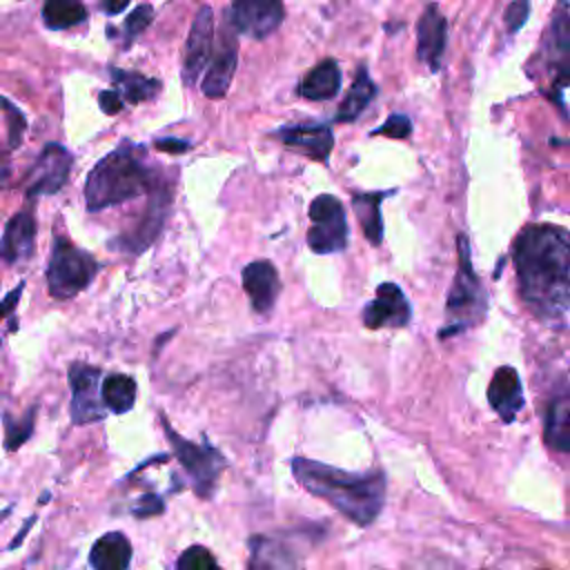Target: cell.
<instances>
[{"label": "cell", "instance_id": "obj_1", "mask_svg": "<svg viewBox=\"0 0 570 570\" xmlns=\"http://www.w3.org/2000/svg\"><path fill=\"white\" fill-rule=\"evenodd\" d=\"M521 301L546 323H563L570 298V238L566 227L537 223L512 245Z\"/></svg>", "mask_w": 570, "mask_h": 570}, {"label": "cell", "instance_id": "obj_2", "mask_svg": "<svg viewBox=\"0 0 570 570\" xmlns=\"http://www.w3.org/2000/svg\"><path fill=\"white\" fill-rule=\"evenodd\" d=\"M294 479L314 497L330 503L352 523L370 525L385 503V476L381 470L345 472L334 465L296 456Z\"/></svg>", "mask_w": 570, "mask_h": 570}, {"label": "cell", "instance_id": "obj_3", "mask_svg": "<svg viewBox=\"0 0 570 570\" xmlns=\"http://www.w3.org/2000/svg\"><path fill=\"white\" fill-rule=\"evenodd\" d=\"M158 183L156 174L147 169L138 149L125 140L118 149L100 158L87 176L85 200L89 212H98L149 191Z\"/></svg>", "mask_w": 570, "mask_h": 570}, {"label": "cell", "instance_id": "obj_4", "mask_svg": "<svg viewBox=\"0 0 570 570\" xmlns=\"http://www.w3.org/2000/svg\"><path fill=\"white\" fill-rule=\"evenodd\" d=\"M456 274H454V283L450 287L448 301H445V309L450 314V323L441 330V338L463 332L465 327L479 323L485 314V292L483 285L472 267L470 261V243L463 234L456 236Z\"/></svg>", "mask_w": 570, "mask_h": 570}, {"label": "cell", "instance_id": "obj_5", "mask_svg": "<svg viewBox=\"0 0 570 570\" xmlns=\"http://www.w3.org/2000/svg\"><path fill=\"white\" fill-rule=\"evenodd\" d=\"M98 263L91 254L76 247L69 238L56 236L47 265V285L53 298H71L80 294L96 276Z\"/></svg>", "mask_w": 570, "mask_h": 570}, {"label": "cell", "instance_id": "obj_6", "mask_svg": "<svg viewBox=\"0 0 570 570\" xmlns=\"http://www.w3.org/2000/svg\"><path fill=\"white\" fill-rule=\"evenodd\" d=\"M160 423H163V430L167 434V441L169 445L174 448V456L178 459V463L185 468V472L191 476V483H194V492L203 499H207L214 488H216V481L223 472V468L227 465L225 456L212 448L207 441L203 443H191L187 439H183L180 434H176L169 425V421L160 414Z\"/></svg>", "mask_w": 570, "mask_h": 570}, {"label": "cell", "instance_id": "obj_7", "mask_svg": "<svg viewBox=\"0 0 570 570\" xmlns=\"http://www.w3.org/2000/svg\"><path fill=\"white\" fill-rule=\"evenodd\" d=\"M307 245L314 254H336L347 247L345 209L332 194H321L309 203Z\"/></svg>", "mask_w": 570, "mask_h": 570}, {"label": "cell", "instance_id": "obj_8", "mask_svg": "<svg viewBox=\"0 0 570 570\" xmlns=\"http://www.w3.org/2000/svg\"><path fill=\"white\" fill-rule=\"evenodd\" d=\"M285 18V7L281 0H232L225 11V20L236 33L249 36L254 40L272 36Z\"/></svg>", "mask_w": 570, "mask_h": 570}, {"label": "cell", "instance_id": "obj_9", "mask_svg": "<svg viewBox=\"0 0 570 570\" xmlns=\"http://www.w3.org/2000/svg\"><path fill=\"white\" fill-rule=\"evenodd\" d=\"M546 58L552 69V89L554 100L566 116V100L563 91L568 85V65H570V16H568V0H559L557 9L552 11L550 31L546 38Z\"/></svg>", "mask_w": 570, "mask_h": 570}, {"label": "cell", "instance_id": "obj_10", "mask_svg": "<svg viewBox=\"0 0 570 570\" xmlns=\"http://www.w3.org/2000/svg\"><path fill=\"white\" fill-rule=\"evenodd\" d=\"M100 370L87 363L69 365V387H71V421L76 425L100 421L107 412L100 399Z\"/></svg>", "mask_w": 570, "mask_h": 570}, {"label": "cell", "instance_id": "obj_11", "mask_svg": "<svg viewBox=\"0 0 570 570\" xmlns=\"http://www.w3.org/2000/svg\"><path fill=\"white\" fill-rule=\"evenodd\" d=\"M212 62L205 69V76L200 80V89L207 98L218 100L227 94L234 71H236V62H238V40H236V31L229 27V22L225 20L220 31H218V40L212 47Z\"/></svg>", "mask_w": 570, "mask_h": 570}, {"label": "cell", "instance_id": "obj_12", "mask_svg": "<svg viewBox=\"0 0 570 570\" xmlns=\"http://www.w3.org/2000/svg\"><path fill=\"white\" fill-rule=\"evenodd\" d=\"M169 203H171V189L158 180L149 189V205H147V212L140 218V223L127 236L116 238L111 243V247L120 249V252H131V254H140L142 249H147L154 243V238L158 236V232L163 229V223L169 212Z\"/></svg>", "mask_w": 570, "mask_h": 570}, {"label": "cell", "instance_id": "obj_13", "mask_svg": "<svg viewBox=\"0 0 570 570\" xmlns=\"http://www.w3.org/2000/svg\"><path fill=\"white\" fill-rule=\"evenodd\" d=\"M212 47H214V11L212 7H200L198 13L194 16L187 42H185V53H183V82L185 87H194L200 73L205 71L209 58H212Z\"/></svg>", "mask_w": 570, "mask_h": 570}, {"label": "cell", "instance_id": "obj_14", "mask_svg": "<svg viewBox=\"0 0 570 570\" xmlns=\"http://www.w3.org/2000/svg\"><path fill=\"white\" fill-rule=\"evenodd\" d=\"M69 171H71V154L58 142L45 145L36 165L29 171L27 196L36 198V196L56 194L67 183Z\"/></svg>", "mask_w": 570, "mask_h": 570}, {"label": "cell", "instance_id": "obj_15", "mask_svg": "<svg viewBox=\"0 0 570 570\" xmlns=\"http://www.w3.org/2000/svg\"><path fill=\"white\" fill-rule=\"evenodd\" d=\"M361 318L367 330L405 327L412 318V309L396 283H381L376 287V296L363 307Z\"/></svg>", "mask_w": 570, "mask_h": 570}, {"label": "cell", "instance_id": "obj_16", "mask_svg": "<svg viewBox=\"0 0 570 570\" xmlns=\"http://www.w3.org/2000/svg\"><path fill=\"white\" fill-rule=\"evenodd\" d=\"M448 42V20L439 4L428 2L416 22V58L430 67V71L441 69V58Z\"/></svg>", "mask_w": 570, "mask_h": 570}, {"label": "cell", "instance_id": "obj_17", "mask_svg": "<svg viewBox=\"0 0 570 570\" xmlns=\"http://www.w3.org/2000/svg\"><path fill=\"white\" fill-rule=\"evenodd\" d=\"M243 289L254 312H269L281 292V278L276 267L269 261H252L243 267Z\"/></svg>", "mask_w": 570, "mask_h": 570}, {"label": "cell", "instance_id": "obj_18", "mask_svg": "<svg viewBox=\"0 0 570 570\" xmlns=\"http://www.w3.org/2000/svg\"><path fill=\"white\" fill-rule=\"evenodd\" d=\"M488 401L503 423L514 421V416L523 410V387L514 367L503 365L492 374L488 385Z\"/></svg>", "mask_w": 570, "mask_h": 570}, {"label": "cell", "instance_id": "obj_19", "mask_svg": "<svg viewBox=\"0 0 570 570\" xmlns=\"http://www.w3.org/2000/svg\"><path fill=\"white\" fill-rule=\"evenodd\" d=\"M247 570H301V561L285 539L256 534L249 539Z\"/></svg>", "mask_w": 570, "mask_h": 570}, {"label": "cell", "instance_id": "obj_20", "mask_svg": "<svg viewBox=\"0 0 570 570\" xmlns=\"http://www.w3.org/2000/svg\"><path fill=\"white\" fill-rule=\"evenodd\" d=\"M274 136L292 149L303 151L305 156L325 163L330 158V151L334 147V134L327 125H292L274 131Z\"/></svg>", "mask_w": 570, "mask_h": 570}, {"label": "cell", "instance_id": "obj_21", "mask_svg": "<svg viewBox=\"0 0 570 570\" xmlns=\"http://www.w3.org/2000/svg\"><path fill=\"white\" fill-rule=\"evenodd\" d=\"M33 240H36L33 214L18 212L4 225V234L0 238V258L7 263L29 258L33 254Z\"/></svg>", "mask_w": 570, "mask_h": 570}, {"label": "cell", "instance_id": "obj_22", "mask_svg": "<svg viewBox=\"0 0 570 570\" xmlns=\"http://www.w3.org/2000/svg\"><path fill=\"white\" fill-rule=\"evenodd\" d=\"M131 561V543L122 532L102 534L89 552L94 570H127Z\"/></svg>", "mask_w": 570, "mask_h": 570}, {"label": "cell", "instance_id": "obj_23", "mask_svg": "<svg viewBox=\"0 0 570 570\" xmlns=\"http://www.w3.org/2000/svg\"><path fill=\"white\" fill-rule=\"evenodd\" d=\"M341 89V69L332 58L321 60L312 71L298 82V94L307 100H330Z\"/></svg>", "mask_w": 570, "mask_h": 570}, {"label": "cell", "instance_id": "obj_24", "mask_svg": "<svg viewBox=\"0 0 570 570\" xmlns=\"http://www.w3.org/2000/svg\"><path fill=\"white\" fill-rule=\"evenodd\" d=\"M390 196V191H367V194H354L352 207L361 223V229L365 238L372 245H381L383 240V216H381V203Z\"/></svg>", "mask_w": 570, "mask_h": 570}, {"label": "cell", "instance_id": "obj_25", "mask_svg": "<svg viewBox=\"0 0 570 570\" xmlns=\"http://www.w3.org/2000/svg\"><path fill=\"white\" fill-rule=\"evenodd\" d=\"M109 71H111L114 87H116L118 96L122 98V102L138 105V102L151 100L160 89V82L156 78L142 76L138 71H125V69H118V67H111Z\"/></svg>", "mask_w": 570, "mask_h": 570}, {"label": "cell", "instance_id": "obj_26", "mask_svg": "<svg viewBox=\"0 0 570 570\" xmlns=\"http://www.w3.org/2000/svg\"><path fill=\"white\" fill-rule=\"evenodd\" d=\"M546 443L559 454L570 452V399L557 396L546 414Z\"/></svg>", "mask_w": 570, "mask_h": 570}, {"label": "cell", "instance_id": "obj_27", "mask_svg": "<svg viewBox=\"0 0 570 570\" xmlns=\"http://www.w3.org/2000/svg\"><path fill=\"white\" fill-rule=\"evenodd\" d=\"M376 91H379V89H376L374 80L367 76V69H365V67H358L356 78H354L350 91L345 94V98H343V102H341V107H338V111H336V120H338V122H352V120H356V118L365 111V107L372 102V98L376 96Z\"/></svg>", "mask_w": 570, "mask_h": 570}, {"label": "cell", "instance_id": "obj_28", "mask_svg": "<svg viewBox=\"0 0 570 570\" xmlns=\"http://www.w3.org/2000/svg\"><path fill=\"white\" fill-rule=\"evenodd\" d=\"M102 405L114 414H125L134 407L136 401V381L127 374H109L100 383Z\"/></svg>", "mask_w": 570, "mask_h": 570}, {"label": "cell", "instance_id": "obj_29", "mask_svg": "<svg viewBox=\"0 0 570 570\" xmlns=\"http://www.w3.org/2000/svg\"><path fill=\"white\" fill-rule=\"evenodd\" d=\"M87 9L80 0H45L42 20L49 29H69L85 22Z\"/></svg>", "mask_w": 570, "mask_h": 570}, {"label": "cell", "instance_id": "obj_30", "mask_svg": "<svg viewBox=\"0 0 570 570\" xmlns=\"http://www.w3.org/2000/svg\"><path fill=\"white\" fill-rule=\"evenodd\" d=\"M36 416V407H31L22 419H13V416H4V450L16 452L33 432V419Z\"/></svg>", "mask_w": 570, "mask_h": 570}, {"label": "cell", "instance_id": "obj_31", "mask_svg": "<svg viewBox=\"0 0 570 570\" xmlns=\"http://www.w3.org/2000/svg\"><path fill=\"white\" fill-rule=\"evenodd\" d=\"M176 570H223L205 546H189L176 561Z\"/></svg>", "mask_w": 570, "mask_h": 570}, {"label": "cell", "instance_id": "obj_32", "mask_svg": "<svg viewBox=\"0 0 570 570\" xmlns=\"http://www.w3.org/2000/svg\"><path fill=\"white\" fill-rule=\"evenodd\" d=\"M151 20H154V9H151V4H140V7H136V9L127 16V20H125V24H122L125 45H131V42L151 24Z\"/></svg>", "mask_w": 570, "mask_h": 570}, {"label": "cell", "instance_id": "obj_33", "mask_svg": "<svg viewBox=\"0 0 570 570\" xmlns=\"http://www.w3.org/2000/svg\"><path fill=\"white\" fill-rule=\"evenodd\" d=\"M412 134V120L403 114H392L381 127H376L372 131V136H387V138H394V140H403Z\"/></svg>", "mask_w": 570, "mask_h": 570}, {"label": "cell", "instance_id": "obj_34", "mask_svg": "<svg viewBox=\"0 0 570 570\" xmlns=\"http://www.w3.org/2000/svg\"><path fill=\"white\" fill-rule=\"evenodd\" d=\"M0 109H2V111L7 114V118H9V140H11V145L16 147V145L20 142L24 129H27V120H24V116L18 111V107H16L13 102L4 100V98H0Z\"/></svg>", "mask_w": 570, "mask_h": 570}, {"label": "cell", "instance_id": "obj_35", "mask_svg": "<svg viewBox=\"0 0 570 570\" xmlns=\"http://www.w3.org/2000/svg\"><path fill=\"white\" fill-rule=\"evenodd\" d=\"M528 16H530V2L528 0L510 2V7L505 9V27H508V31L510 33L519 31L525 24Z\"/></svg>", "mask_w": 570, "mask_h": 570}, {"label": "cell", "instance_id": "obj_36", "mask_svg": "<svg viewBox=\"0 0 570 570\" xmlns=\"http://www.w3.org/2000/svg\"><path fill=\"white\" fill-rule=\"evenodd\" d=\"M158 512H163V501L158 499V497H154V494H145L138 503H136V508H134V514L136 517H154V514H158Z\"/></svg>", "mask_w": 570, "mask_h": 570}, {"label": "cell", "instance_id": "obj_37", "mask_svg": "<svg viewBox=\"0 0 570 570\" xmlns=\"http://www.w3.org/2000/svg\"><path fill=\"white\" fill-rule=\"evenodd\" d=\"M98 102H100V109H102L105 114H109V116H114V114H118V111L122 109V98L118 96V91H116V89L100 91Z\"/></svg>", "mask_w": 570, "mask_h": 570}, {"label": "cell", "instance_id": "obj_38", "mask_svg": "<svg viewBox=\"0 0 570 570\" xmlns=\"http://www.w3.org/2000/svg\"><path fill=\"white\" fill-rule=\"evenodd\" d=\"M189 147H191V142L178 140V138H160V140H156V149L167 151V154H180V151H187Z\"/></svg>", "mask_w": 570, "mask_h": 570}, {"label": "cell", "instance_id": "obj_39", "mask_svg": "<svg viewBox=\"0 0 570 570\" xmlns=\"http://www.w3.org/2000/svg\"><path fill=\"white\" fill-rule=\"evenodd\" d=\"M127 4H129V0H105V2H102L105 11H107L109 16H118L120 11H125Z\"/></svg>", "mask_w": 570, "mask_h": 570}, {"label": "cell", "instance_id": "obj_40", "mask_svg": "<svg viewBox=\"0 0 570 570\" xmlns=\"http://www.w3.org/2000/svg\"><path fill=\"white\" fill-rule=\"evenodd\" d=\"M33 521H36V517H31V519H29V521H27V523H24V525H22V530H20V534H18V537H16V539H13V541H11V548H18V546H20V541H22V537H24V534H27V532H29V528H31V523H33Z\"/></svg>", "mask_w": 570, "mask_h": 570}]
</instances>
